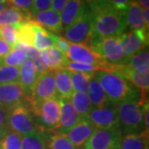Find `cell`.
<instances>
[{
  "mask_svg": "<svg viewBox=\"0 0 149 149\" xmlns=\"http://www.w3.org/2000/svg\"><path fill=\"white\" fill-rule=\"evenodd\" d=\"M94 76L101 85L109 100L114 105L131 100H142L143 101L140 91L116 72L100 70L96 71Z\"/></svg>",
  "mask_w": 149,
  "mask_h": 149,
  "instance_id": "1",
  "label": "cell"
},
{
  "mask_svg": "<svg viewBox=\"0 0 149 149\" xmlns=\"http://www.w3.org/2000/svg\"><path fill=\"white\" fill-rule=\"evenodd\" d=\"M126 28L124 13L112 8L93 16V30L90 40L118 37Z\"/></svg>",
  "mask_w": 149,
  "mask_h": 149,
  "instance_id": "2",
  "label": "cell"
},
{
  "mask_svg": "<svg viewBox=\"0 0 149 149\" xmlns=\"http://www.w3.org/2000/svg\"><path fill=\"white\" fill-rule=\"evenodd\" d=\"M143 101L142 100H131L115 105L118 127L122 135L140 133L144 131Z\"/></svg>",
  "mask_w": 149,
  "mask_h": 149,
  "instance_id": "3",
  "label": "cell"
},
{
  "mask_svg": "<svg viewBox=\"0 0 149 149\" xmlns=\"http://www.w3.org/2000/svg\"><path fill=\"white\" fill-rule=\"evenodd\" d=\"M8 128L22 136L37 133L41 130L37 124L31 106L24 101L18 104L8 113Z\"/></svg>",
  "mask_w": 149,
  "mask_h": 149,
  "instance_id": "4",
  "label": "cell"
},
{
  "mask_svg": "<svg viewBox=\"0 0 149 149\" xmlns=\"http://www.w3.org/2000/svg\"><path fill=\"white\" fill-rule=\"evenodd\" d=\"M88 42V47L107 63L114 65L127 64L128 57L123 53L118 37L89 40Z\"/></svg>",
  "mask_w": 149,
  "mask_h": 149,
  "instance_id": "5",
  "label": "cell"
},
{
  "mask_svg": "<svg viewBox=\"0 0 149 149\" xmlns=\"http://www.w3.org/2000/svg\"><path fill=\"white\" fill-rule=\"evenodd\" d=\"M93 30V16L89 4L76 20L63 31L64 38L74 44H86Z\"/></svg>",
  "mask_w": 149,
  "mask_h": 149,
  "instance_id": "6",
  "label": "cell"
},
{
  "mask_svg": "<svg viewBox=\"0 0 149 149\" xmlns=\"http://www.w3.org/2000/svg\"><path fill=\"white\" fill-rule=\"evenodd\" d=\"M37 124L41 130L53 131L57 127L61 113V104L58 99H50L32 109Z\"/></svg>",
  "mask_w": 149,
  "mask_h": 149,
  "instance_id": "7",
  "label": "cell"
},
{
  "mask_svg": "<svg viewBox=\"0 0 149 149\" xmlns=\"http://www.w3.org/2000/svg\"><path fill=\"white\" fill-rule=\"evenodd\" d=\"M50 99H57L54 71L48 70L47 71L39 74L36 84L32 90V96L29 100L31 109L40 105L42 102Z\"/></svg>",
  "mask_w": 149,
  "mask_h": 149,
  "instance_id": "8",
  "label": "cell"
},
{
  "mask_svg": "<svg viewBox=\"0 0 149 149\" xmlns=\"http://www.w3.org/2000/svg\"><path fill=\"white\" fill-rule=\"evenodd\" d=\"M68 60L74 62L91 65L98 67L100 70L112 71L113 65L109 64L103 59L93 52L86 44H74L70 42L69 50L66 54Z\"/></svg>",
  "mask_w": 149,
  "mask_h": 149,
  "instance_id": "9",
  "label": "cell"
},
{
  "mask_svg": "<svg viewBox=\"0 0 149 149\" xmlns=\"http://www.w3.org/2000/svg\"><path fill=\"white\" fill-rule=\"evenodd\" d=\"M119 127L108 129L95 128L89 140L84 145L85 149H116L121 137Z\"/></svg>",
  "mask_w": 149,
  "mask_h": 149,
  "instance_id": "10",
  "label": "cell"
},
{
  "mask_svg": "<svg viewBox=\"0 0 149 149\" xmlns=\"http://www.w3.org/2000/svg\"><path fill=\"white\" fill-rule=\"evenodd\" d=\"M123 55L130 57L148 46V33L143 31H129L118 37Z\"/></svg>",
  "mask_w": 149,
  "mask_h": 149,
  "instance_id": "11",
  "label": "cell"
},
{
  "mask_svg": "<svg viewBox=\"0 0 149 149\" xmlns=\"http://www.w3.org/2000/svg\"><path fill=\"white\" fill-rule=\"evenodd\" d=\"M86 118L95 128L108 129L118 127L116 106L112 103L100 108L91 109Z\"/></svg>",
  "mask_w": 149,
  "mask_h": 149,
  "instance_id": "12",
  "label": "cell"
},
{
  "mask_svg": "<svg viewBox=\"0 0 149 149\" xmlns=\"http://www.w3.org/2000/svg\"><path fill=\"white\" fill-rule=\"evenodd\" d=\"M112 71H114L122 75L123 77H124L128 81H129L134 87L139 90L142 94V98L143 100H148L146 99V97H148L149 90L148 73H144V72L135 70L125 65H113Z\"/></svg>",
  "mask_w": 149,
  "mask_h": 149,
  "instance_id": "13",
  "label": "cell"
},
{
  "mask_svg": "<svg viewBox=\"0 0 149 149\" xmlns=\"http://www.w3.org/2000/svg\"><path fill=\"white\" fill-rule=\"evenodd\" d=\"M26 100L19 82L0 84V107L10 111L18 104Z\"/></svg>",
  "mask_w": 149,
  "mask_h": 149,
  "instance_id": "14",
  "label": "cell"
},
{
  "mask_svg": "<svg viewBox=\"0 0 149 149\" xmlns=\"http://www.w3.org/2000/svg\"><path fill=\"white\" fill-rule=\"evenodd\" d=\"M95 130V128L87 118H80V121L67 133H65V135L75 147V148L80 149L84 147Z\"/></svg>",
  "mask_w": 149,
  "mask_h": 149,
  "instance_id": "15",
  "label": "cell"
},
{
  "mask_svg": "<svg viewBox=\"0 0 149 149\" xmlns=\"http://www.w3.org/2000/svg\"><path fill=\"white\" fill-rule=\"evenodd\" d=\"M59 100L61 104L60 119L57 127L54 129L53 132L65 134L80 121V117L69 100L61 99Z\"/></svg>",
  "mask_w": 149,
  "mask_h": 149,
  "instance_id": "16",
  "label": "cell"
},
{
  "mask_svg": "<svg viewBox=\"0 0 149 149\" xmlns=\"http://www.w3.org/2000/svg\"><path fill=\"white\" fill-rule=\"evenodd\" d=\"M38 75L32 62L26 60L19 68V84L21 85L25 100L29 102L32 96L33 87L36 84Z\"/></svg>",
  "mask_w": 149,
  "mask_h": 149,
  "instance_id": "17",
  "label": "cell"
},
{
  "mask_svg": "<svg viewBox=\"0 0 149 149\" xmlns=\"http://www.w3.org/2000/svg\"><path fill=\"white\" fill-rule=\"evenodd\" d=\"M32 22L44 28H47L50 32H52V33L54 32L56 34H61L63 32L60 13L52 9L38 12L32 17Z\"/></svg>",
  "mask_w": 149,
  "mask_h": 149,
  "instance_id": "18",
  "label": "cell"
},
{
  "mask_svg": "<svg viewBox=\"0 0 149 149\" xmlns=\"http://www.w3.org/2000/svg\"><path fill=\"white\" fill-rule=\"evenodd\" d=\"M124 17L126 25L130 28V31H143L148 33L143 21V8L135 0L130 1Z\"/></svg>",
  "mask_w": 149,
  "mask_h": 149,
  "instance_id": "19",
  "label": "cell"
},
{
  "mask_svg": "<svg viewBox=\"0 0 149 149\" xmlns=\"http://www.w3.org/2000/svg\"><path fill=\"white\" fill-rule=\"evenodd\" d=\"M88 5L86 0H69L61 11V20L63 31L82 14Z\"/></svg>",
  "mask_w": 149,
  "mask_h": 149,
  "instance_id": "20",
  "label": "cell"
},
{
  "mask_svg": "<svg viewBox=\"0 0 149 149\" xmlns=\"http://www.w3.org/2000/svg\"><path fill=\"white\" fill-rule=\"evenodd\" d=\"M54 76L57 99L70 100L74 92L70 80V71L66 69L57 70L54 71Z\"/></svg>",
  "mask_w": 149,
  "mask_h": 149,
  "instance_id": "21",
  "label": "cell"
},
{
  "mask_svg": "<svg viewBox=\"0 0 149 149\" xmlns=\"http://www.w3.org/2000/svg\"><path fill=\"white\" fill-rule=\"evenodd\" d=\"M116 149H148V133L121 135Z\"/></svg>",
  "mask_w": 149,
  "mask_h": 149,
  "instance_id": "22",
  "label": "cell"
},
{
  "mask_svg": "<svg viewBox=\"0 0 149 149\" xmlns=\"http://www.w3.org/2000/svg\"><path fill=\"white\" fill-rule=\"evenodd\" d=\"M32 22L31 15L24 11L13 6L7 7L0 12V27L17 25L22 22Z\"/></svg>",
  "mask_w": 149,
  "mask_h": 149,
  "instance_id": "23",
  "label": "cell"
},
{
  "mask_svg": "<svg viewBox=\"0 0 149 149\" xmlns=\"http://www.w3.org/2000/svg\"><path fill=\"white\" fill-rule=\"evenodd\" d=\"M40 56L48 70L56 71L57 70L65 69L68 58L56 47H53L46 49L40 53Z\"/></svg>",
  "mask_w": 149,
  "mask_h": 149,
  "instance_id": "24",
  "label": "cell"
},
{
  "mask_svg": "<svg viewBox=\"0 0 149 149\" xmlns=\"http://www.w3.org/2000/svg\"><path fill=\"white\" fill-rule=\"evenodd\" d=\"M86 95L88 96V99L91 103V109L100 108L111 104V102L107 98L104 91H103L101 85H100V83L95 78V76L90 81L89 88Z\"/></svg>",
  "mask_w": 149,
  "mask_h": 149,
  "instance_id": "25",
  "label": "cell"
},
{
  "mask_svg": "<svg viewBox=\"0 0 149 149\" xmlns=\"http://www.w3.org/2000/svg\"><path fill=\"white\" fill-rule=\"evenodd\" d=\"M33 23L35 28V40L33 44V46L35 47L34 48L37 49V51L42 52L46 49L53 47L55 46V38L56 35L35 22Z\"/></svg>",
  "mask_w": 149,
  "mask_h": 149,
  "instance_id": "26",
  "label": "cell"
},
{
  "mask_svg": "<svg viewBox=\"0 0 149 149\" xmlns=\"http://www.w3.org/2000/svg\"><path fill=\"white\" fill-rule=\"evenodd\" d=\"M47 149H77L62 133L42 130Z\"/></svg>",
  "mask_w": 149,
  "mask_h": 149,
  "instance_id": "27",
  "label": "cell"
},
{
  "mask_svg": "<svg viewBox=\"0 0 149 149\" xmlns=\"http://www.w3.org/2000/svg\"><path fill=\"white\" fill-rule=\"evenodd\" d=\"M35 28L32 22H22L17 25V42L25 46L33 47Z\"/></svg>",
  "mask_w": 149,
  "mask_h": 149,
  "instance_id": "28",
  "label": "cell"
},
{
  "mask_svg": "<svg viewBox=\"0 0 149 149\" xmlns=\"http://www.w3.org/2000/svg\"><path fill=\"white\" fill-rule=\"evenodd\" d=\"M95 72H76L70 71V80L74 92L87 94L89 84L94 77Z\"/></svg>",
  "mask_w": 149,
  "mask_h": 149,
  "instance_id": "29",
  "label": "cell"
},
{
  "mask_svg": "<svg viewBox=\"0 0 149 149\" xmlns=\"http://www.w3.org/2000/svg\"><path fill=\"white\" fill-rule=\"evenodd\" d=\"M132 69L140 72L148 73L149 70V53L148 48H145L139 52L130 56L125 65Z\"/></svg>",
  "mask_w": 149,
  "mask_h": 149,
  "instance_id": "30",
  "label": "cell"
},
{
  "mask_svg": "<svg viewBox=\"0 0 149 149\" xmlns=\"http://www.w3.org/2000/svg\"><path fill=\"white\" fill-rule=\"evenodd\" d=\"M69 100L80 115V118H86L91 110V103L87 95L80 92H73Z\"/></svg>",
  "mask_w": 149,
  "mask_h": 149,
  "instance_id": "31",
  "label": "cell"
},
{
  "mask_svg": "<svg viewBox=\"0 0 149 149\" xmlns=\"http://www.w3.org/2000/svg\"><path fill=\"white\" fill-rule=\"evenodd\" d=\"M21 149H47L42 130L22 136Z\"/></svg>",
  "mask_w": 149,
  "mask_h": 149,
  "instance_id": "32",
  "label": "cell"
},
{
  "mask_svg": "<svg viewBox=\"0 0 149 149\" xmlns=\"http://www.w3.org/2000/svg\"><path fill=\"white\" fill-rule=\"evenodd\" d=\"M26 60V54L22 49L13 47L9 53L7 54L5 56L0 58V65H11L18 67Z\"/></svg>",
  "mask_w": 149,
  "mask_h": 149,
  "instance_id": "33",
  "label": "cell"
},
{
  "mask_svg": "<svg viewBox=\"0 0 149 149\" xmlns=\"http://www.w3.org/2000/svg\"><path fill=\"white\" fill-rule=\"evenodd\" d=\"M22 135L8 129L0 141V149H21Z\"/></svg>",
  "mask_w": 149,
  "mask_h": 149,
  "instance_id": "34",
  "label": "cell"
},
{
  "mask_svg": "<svg viewBox=\"0 0 149 149\" xmlns=\"http://www.w3.org/2000/svg\"><path fill=\"white\" fill-rule=\"evenodd\" d=\"M19 82V68L11 65H0V84Z\"/></svg>",
  "mask_w": 149,
  "mask_h": 149,
  "instance_id": "35",
  "label": "cell"
},
{
  "mask_svg": "<svg viewBox=\"0 0 149 149\" xmlns=\"http://www.w3.org/2000/svg\"><path fill=\"white\" fill-rule=\"evenodd\" d=\"M17 25H8V26L0 27V38L5 41L12 48L14 47V46L17 43Z\"/></svg>",
  "mask_w": 149,
  "mask_h": 149,
  "instance_id": "36",
  "label": "cell"
},
{
  "mask_svg": "<svg viewBox=\"0 0 149 149\" xmlns=\"http://www.w3.org/2000/svg\"><path fill=\"white\" fill-rule=\"evenodd\" d=\"M65 69L70 71H76V72H95L97 70H100L98 67L91 65L78 63V62L70 61H68L66 63Z\"/></svg>",
  "mask_w": 149,
  "mask_h": 149,
  "instance_id": "37",
  "label": "cell"
},
{
  "mask_svg": "<svg viewBox=\"0 0 149 149\" xmlns=\"http://www.w3.org/2000/svg\"><path fill=\"white\" fill-rule=\"evenodd\" d=\"M52 1L53 0H33L32 8L29 11L31 17L35 15L40 11L49 9V8L52 5Z\"/></svg>",
  "mask_w": 149,
  "mask_h": 149,
  "instance_id": "38",
  "label": "cell"
},
{
  "mask_svg": "<svg viewBox=\"0 0 149 149\" xmlns=\"http://www.w3.org/2000/svg\"><path fill=\"white\" fill-rule=\"evenodd\" d=\"M8 4L29 13L33 0H8ZM30 14V13H29Z\"/></svg>",
  "mask_w": 149,
  "mask_h": 149,
  "instance_id": "39",
  "label": "cell"
},
{
  "mask_svg": "<svg viewBox=\"0 0 149 149\" xmlns=\"http://www.w3.org/2000/svg\"><path fill=\"white\" fill-rule=\"evenodd\" d=\"M55 46L56 47V48L61 53L65 56H66V54L68 52V50H69L70 42L65 38L56 36L55 38Z\"/></svg>",
  "mask_w": 149,
  "mask_h": 149,
  "instance_id": "40",
  "label": "cell"
},
{
  "mask_svg": "<svg viewBox=\"0 0 149 149\" xmlns=\"http://www.w3.org/2000/svg\"><path fill=\"white\" fill-rule=\"evenodd\" d=\"M32 62L33 65H34V67H35L36 71H37V75L42 74V73L48 70L47 66L44 63V61H43V60L41 57V56H39L36 59H34Z\"/></svg>",
  "mask_w": 149,
  "mask_h": 149,
  "instance_id": "41",
  "label": "cell"
},
{
  "mask_svg": "<svg viewBox=\"0 0 149 149\" xmlns=\"http://www.w3.org/2000/svg\"><path fill=\"white\" fill-rule=\"evenodd\" d=\"M131 0H109V2L112 3L118 11L125 13L126 9L128 8V6Z\"/></svg>",
  "mask_w": 149,
  "mask_h": 149,
  "instance_id": "42",
  "label": "cell"
},
{
  "mask_svg": "<svg viewBox=\"0 0 149 149\" xmlns=\"http://www.w3.org/2000/svg\"><path fill=\"white\" fill-rule=\"evenodd\" d=\"M8 113V111L0 107V131H5L8 129L7 123Z\"/></svg>",
  "mask_w": 149,
  "mask_h": 149,
  "instance_id": "43",
  "label": "cell"
},
{
  "mask_svg": "<svg viewBox=\"0 0 149 149\" xmlns=\"http://www.w3.org/2000/svg\"><path fill=\"white\" fill-rule=\"evenodd\" d=\"M69 0H53L52 3V9L56 11V13H60L64 8V6L68 3Z\"/></svg>",
  "mask_w": 149,
  "mask_h": 149,
  "instance_id": "44",
  "label": "cell"
},
{
  "mask_svg": "<svg viewBox=\"0 0 149 149\" xmlns=\"http://www.w3.org/2000/svg\"><path fill=\"white\" fill-rule=\"evenodd\" d=\"M12 49L13 48L11 47L5 41L0 38V58L5 56L7 54L9 53L12 51Z\"/></svg>",
  "mask_w": 149,
  "mask_h": 149,
  "instance_id": "45",
  "label": "cell"
},
{
  "mask_svg": "<svg viewBox=\"0 0 149 149\" xmlns=\"http://www.w3.org/2000/svg\"><path fill=\"white\" fill-rule=\"evenodd\" d=\"M143 21L145 23L146 28L149 29V10L148 8L147 9H143Z\"/></svg>",
  "mask_w": 149,
  "mask_h": 149,
  "instance_id": "46",
  "label": "cell"
},
{
  "mask_svg": "<svg viewBox=\"0 0 149 149\" xmlns=\"http://www.w3.org/2000/svg\"><path fill=\"white\" fill-rule=\"evenodd\" d=\"M143 9H147L149 7V0H135Z\"/></svg>",
  "mask_w": 149,
  "mask_h": 149,
  "instance_id": "47",
  "label": "cell"
},
{
  "mask_svg": "<svg viewBox=\"0 0 149 149\" xmlns=\"http://www.w3.org/2000/svg\"><path fill=\"white\" fill-rule=\"evenodd\" d=\"M8 0H0V12L3 11L4 8H7V6H8Z\"/></svg>",
  "mask_w": 149,
  "mask_h": 149,
  "instance_id": "48",
  "label": "cell"
},
{
  "mask_svg": "<svg viewBox=\"0 0 149 149\" xmlns=\"http://www.w3.org/2000/svg\"><path fill=\"white\" fill-rule=\"evenodd\" d=\"M8 130H5V131H0V141H1L2 138L3 137V135L5 134V133L8 131Z\"/></svg>",
  "mask_w": 149,
  "mask_h": 149,
  "instance_id": "49",
  "label": "cell"
},
{
  "mask_svg": "<svg viewBox=\"0 0 149 149\" xmlns=\"http://www.w3.org/2000/svg\"><path fill=\"white\" fill-rule=\"evenodd\" d=\"M80 149H85V148H80Z\"/></svg>",
  "mask_w": 149,
  "mask_h": 149,
  "instance_id": "50",
  "label": "cell"
}]
</instances>
